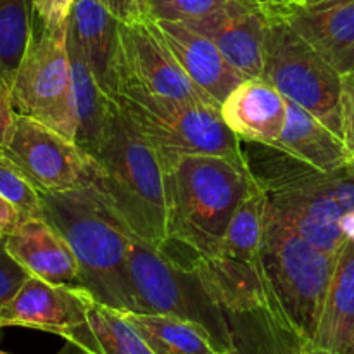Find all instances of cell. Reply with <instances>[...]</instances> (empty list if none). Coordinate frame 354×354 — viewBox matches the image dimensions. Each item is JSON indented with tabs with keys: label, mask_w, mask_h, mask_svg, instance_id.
Masks as SVG:
<instances>
[{
	"label": "cell",
	"mask_w": 354,
	"mask_h": 354,
	"mask_svg": "<svg viewBox=\"0 0 354 354\" xmlns=\"http://www.w3.org/2000/svg\"><path fill=\"white\" fill-rule=\"evenodd\" d=\"M92 185L111 209L142 241L165 249V166L154 145L111 97V107L95 152Z\"/></svg>",
	"instance_id": "obj_1"
},
{
	"label": "cell",
	"mask_w": 354,
	"mask_h": 354,
	"mask_svg": "<svg viewBox=\"0 0 354 354\" xmlns=\"http://www.w3.org/2000/svg\"><path fill=\"white\" fill-rule=\"evenodd\" d=\"M162 166L168 244L199 256H218L230 218L254 187L245 162L190 154Z\"/></svg>",
	"instance_id": "obj_2"
},
{
	"label": "cell",
	"mask_w": 354,
	"mask_h": 354,
	"mask_svg": "<svg viewBox=\"0 0 354 354\" xmlns=\"http://www.w3.org/2000/svg\"><path fill=\"white\" fill-rule=\"evenodd\" d=\"M41 218L75 252L82 287L99 303L120 311H135L128 272L131 232L95 187L41 192Z\"/></svg>",
	"instance_id": "obj_3"
},
{
	"label": "cell",
	"mask_w": 354,
	"mask_h": 354,
	"mask_svg": "<svg viewBox=\"0 0 354 354\" xmlns=\"http://www.w3.org/2000/svg\"><path fill=\"white\" fill-rule=\"evenodd\" d=\"M133 313L168 315L199 327L220 354H234L223 310L204 286L190 259H176L135 234L128 251Z\"/></svg>",
	"instance_id": "obj_4"
},
{
	"label": "cell",
	"mask_w": 354,
	"mask_h": 354,
	"mask_svg": "<svg viewBox=\"0 0 354 354\" xmlns=\"http://www.w3.org/2000/svg\"><path fill=\"white\" fill-rule=\"evenodd\" d=\"M111 97L154 145L162 165L190 154L223 156L245 162L242 140L225 124L216 104L178 102L127 86Z\"/></svg>",
	"instance_id": "obj_5"
},
{
	"label": "cell",
	"mask_w": 354,
	"mask_h": 354,
	"mask_svg": "<svg viewBox=\"0 0 354 354\" xmlns=\"http://www.w3.org/2000/svg\"><path fill=\"white\" fill-rule=\"evenodd\" d=\"M259 258L283 310L313 341L337 256L315 248L268 204Z\"/></svg>",
	"instance_id": "obj_6"
},
{
	"label": "cell",
	"mask_w": 354,
	"mask_h": 354,
	"mask_svg": "<svg viewBox=\"0 0 354 354\" xmlns=\"http://www.w3.org/2000/svg\"><path fill=\"white\" fill-rule=\"evenodd\" d=\"M68 26L47 30L33 23L26 50L9 82L17 114L41 121L76 142L78 111Z\"/></svg>",
	"instance_id": "obj_7"
},
{
	"label": "cell",
	"mask_w": 354,
	"mask_h": 354,
	"mask_svg": "<svg viewBox=\"0 0 354 354\" xmlns=\"http://www.w3.org/2000/svg\"><path fill=\"white\" fill-rule=\"evenodd\" d=\"M261 78L342 137V75L282 17L268 16Z\"/></svg>",
	"instance_id": "obj_8"
},
{
	"label": "cell",
	"mask_w": 354,
	"mask_h": 354,
	"mask_svg": "<svg viewBox=\"0 0 354 354\" xmlns=\"http://www.w3.org/2000/svg\"><path fill=\"white\" fill-rule=\"evenodd\" d=\"M114 82V92L127 86L178 102L220 106L187 76L154 21L145 17L120 23Z\"/></svg>",
	"instance_id": "obj_9"
},
{
	"label": "cell",
	"mask_w": 354,
	"mask_h": 354,
	"mask_svg": "<svg viewBox=\"0 0 354 354\" xmlns=\"http://www.w3.org/2000/svg\"><path fill=\"white\" fill-rule=\"evenodd\" d=\"M268 204L315 248L337 256L346 242L339 221L354 209V159L313 182L272 194Z\"/></svg>",
	"instance_id": "obj_10"
},
{
	"label": "cell",
	"mask_w": 354,
	"mask_h": 354,
	"mask_svg": "<svg viewBox=\"0 0 354 354\" xmlns=\"http://www.w3.org/2000/svg\"><path fill=\"white\" fill-rule=\"evenodd\" d=\"M2 149L40 192L57 194L92 185L90 156L75 140L33 118L17 114Z\"/></svg>",
	"instance_id": "obj_11"
},
{
	"label": "cell",
	"mask_w": 354,
	"mask_h": 354,
	"mask_svg": "<svg viewBox=\"0 0 354 354\" xmlns=\"http://www.w3.org/2000/svg\"><path fill=\"white\" fill-rule=\"evenodd\" d=\"M92 299L85 287L52 283L30 275L0 311V320L3 328H35L71 342L85 327Z\"/></svg>",
	"instance_id": "obj_12"
},
{
	"label": "cell",
	"mask_w": 354,
	"mask_h": 354,
	"mask_svg": "<svg viewBox=\"0 0 354 354\" xmlns=\"http://www.w3.org/2000/svg\"><path fill=\"white\" fill-rule=\"evenodd\" d=\"M209 38L244 76L261 78L268 16L249 0H230L213 14L185 23Z\"/></svg>",
	"instance_id": "obj_13"
},
{
	"label": "cell",
	"mask_w": 354,
	"mask_h": 354,
	"mask_svg": "<svg viewBox=\"0 0 354 354\" xmlns=\"http://www.w3.org/2000/svg\"><path fill=\"white\" fill-rule=\"evenodd\" d=\"M339 75L354 73V0H327L280 14Z\"/></svg>",
	"instance_id": "obj_14"
},
{
	"label": "cell",
	"mask_w": 354,
	"mask_h": 354,
	"mask_svg": "<svg viewBox=\"0 0 354 354\" xmlns=\"http://www.w3.org/2000/svg\"><path fill=\"white\" fill-rule=\"evenodd\" d=\"M154 23L187 76L220 106L232 90L245 80L225 59L220 48L199 31L176 21Z\"/></svg>",
	"instance_id": "obj_15"
},
{
	"label": "cell",
	"mask_w": 354,
	"mask_h": 354,
	"mask_svg": "<svg viewBox=\"0 0 354 354\" xmlns=\"http://www.w3.org/2000/svg\"><path fill=\"white\" fill-rule=\"evenodd\" d=\"M9 254L31 277L80 286V268L66 239L44 218H26L6 237Z\"/></svg>",
	"instance_id": "obj_16"
},
{
	"label": "cell",
	"mask_w": 354,
	"mask_h": 354,
	"mask_svg": "<svg viewBox=\"0 0 354 354\" xmlns=\"http://www.w3.org/2000/svg\"><path fill=\"white\" fill-rule=\"evenodd\" d=\"M220 113L242 142L273 144L286 124L287 99L266 80L249 78L232 90Z\"/></svg>",
	"instance_id": "obj_17"
},
{
	"label": "cell",
	"mask_w": 354,
	"mask_h": 354,
	"mask_svg": "<svg viewBox=\"0 0 354 354\" xmlns=\"http://www.w3.org/2000/svg\"><path fill=\"white\" fill-rule=\"evenodd\" d=\"M68 30L82 47L99 85L107 95H113L120 21L99 0H75Z\"/></svg>",
	"instance_id": "obj_18"
},
{
	"label": "cell",
	"mask_w": 354,
	"mask_h": 354,
	"mask_svg": "<svg viewBox=\"0 0 354 354\" xmlns=\"http://www.w3.org/2000/svg\"><path fill=\"white\" fill-rule=\"evenodd\" d=\"M273 144L322 171H334L353 161L344 138L292 100H287L286 124Z\"/></svg>",
	"instance_id": "obj_19"
},
{
	"label": "cell",
	"mask_w": 354,
	"mask_h": 354,
	"mask_svg": "<svg viewBox=\"0 0 354 354\" xmlns=\"http://www.w3.org/2000/svg\"><path fill=\"white\" fill-rule=\"evenodd\" d=\"M313 342L330 354H342L354 342V241L339 251Z\"/></svg>",
	"instance_id": "obj_20"
},
{
	"label": "cell",
	"mask_w": 354,
	"mask_h": 354,
	"mask_svg": "<svg viewBox=\"0 0 354 354\" xmlns=\"http://www.w3.org/2000/svg\"><path fill=\"white\" fill-rule=\"evenodd\" d=\"M69 344L82 354H156L123 311L92 299L86 324Z\"/></svg>",
	"instance_id": "obj_21"
},
{
	"label": "cell",
	"mask_w": 354,
	"mask_h": 354,
	"mask_svg": "<svg viewBox=\"0 0 354 354\" xmlns=\"http://www.w3.org/2000/svg\"><path fill=\"white\" fill-rule=\"evenodd\" d=\"M68 50L73 68L76 111H78V131L76 144L82 151L92 156L99 145L107 113L111 107V95H107L90 69L82 47L68 30Z\"/></svg>",
	"instance_id": "obj_22"
},
{
	"label": "cell",
	"mask_w": 354,
	"mask_h": 354,
	"mask_svg": "<svg viewBox=\"0 0 354 354\" xmlns=\"http://www.w3.org/2000/svg\"><path fill=\"white\" fill-rule=\"evenodd\" d=\"M123 313L156 354H220L209 337L190 322L168 315Z\"/></svg>",
	"instance_id": "obj_23"
},
{
	"label": "cell",
	"mask_w": 354,
	"mask_h": 354,
	"mask_svg": "<svg viewBox=\"0 0 354 354\" xmlns=\"http://www.w3.org/2000/svg\"><path fill=\"white\" fill-rule=\"evenodd\" d=\"M266 211L268 196L254 182L251 192L244 197L230 218L218 256L244 263L259 261L265 237Z\"/></svg>",
	"instance_id": "obj_24"
},
{
	"label": "cell",
	"mask_w": 354,
	"mask_h": 354,
	"mask_svg": "<svg viewBox=\"0 0 354 354\" xmlns=\"http://www.w3.org/2000/svg\"><path fill=\"white\" fill-rule=\"evenodd\" d=\"M33 30L31 0H0V66L10 78Z\"/></svg>",
	"instance_id": "obj_25"
},
{
	"label": "cell",
	"mask_w": 354,
	"mask_h": 354,
	"mask_svg": "<svg viewBox=\"0 0 354 354\" xmlns=\"http://www.w3.org/2000/svg\"><path fill=\"white\" fill-rule=\"evenodd\" d=\"M0 196L19 211L23 220L41 218V192L2 147H0Z\"/></svg>",
	"instance_id": "obj_26"
},
{
	"label": "cell",
	"mask_w": 354,
	"mask_h": 354,
	"mask_svg": "<svg viewBox=\"0 0 354 354\" xmlns=\"http://www.w3.org/2000/svg\"><path fill=\"white\" fill-rule=\"evenodd\" d=\"M230 0H140L145 19L189 23L213 14Z\"/></svg>",
	"instance_id": "obj_27"
},
{
	"label": "cell",
	"mask_w": 354,
	"mask_h": 354,
	"mask_svg": "<svg viewBox=\"0 0 354 354\" xmlns=\"http://www.w3.org/2000/svg\"><path fill=\"white\" fill-rule=\"evenodd\" d=\"M30 273L9 254L6 248V237H0V311L16 296Z\"/></svg>",
	"instance_id": "obj_28"
},
{
	"label": "cell",
	"mask_w": 354,
	"mask_h": 354,
	"mask_svg": "<svg viewBox=\"0 0 354 354\" xmlns=\"http://www.w3.org/2000/svg\"><path fill=\"white\" fill-rule=\"evenodd\" d=\"M75 0H31L33 23L47 28L59 30L69 24Z\"/></svg>",
	"instance_id": "obj_29"
},
{
	"label": "cell",
	"mask_w": 354,
	"mask_h": 354,
	"mask_svg": "<svg viewBox=\"0 0 354 354\" xmlns=\"http://www.w3.org/2000/svg\"><path fill=\"white\" fill-rule=\"evenodd\" d=\"M341 118L342 138L349 154L354 159V73L342 75L341 90Z\"/></svg>",
	"instance_id": "obj_30"
},
{
	"label": "cell",
	"mask_w": 354,
	"mask_h": 354,
	"mask_svg": "<svg viewBox=\"0 0 354 354\" xmlns=\"http://www.w3.org/2000/svg\"><path fill=\"white\" fill-rule=\"evenodd\" d=\"M17 113L14 109L9 76L0 75V147H6L16 124Z\"/></svg>",
	"instance_id": "obj_31"
},
{
	"label": "cell",
	"mask_w": 354,
	"mask_h": 354,
	"mask_svg": "<svg viewBox=\"0 0 354 354\" xmlns=\"http://www.w3.org/2000/svg\"><path fill=\"white\" fill-rule=\"evenodd\" d=\"M120 23H135L144 19L140 0H99Z\"/></svg>",
	"instance_id": "obj_32"
},
{
	"label": "cell",
	"mask_w": 354,
	"mask_h": 354,
	"mask_svg": "<svg viewBox=\"0 0 354 354\" xmlns=\"http://www.w3.org/2000/svg\"><path fill=\"white\" fill-rule=\"evenodd\" d=\"M23 221L19 211L0 196V237H7Z\"/></svg>",
	"instance_id": "obj_33"
},
{
	"label": "cell",
	"mask_w": 354,
	"mask_h": 354,
	"mask_svg": "<svg viewBox=\"0 0 354 354\" xmlns=\"http://www.w3.org/2000/svg\"><path fill=\"white\" fill-rule=\"evenodd\" d=\"M263 10L266 16H280L294 7L304 6V0H249Z\"/></svg>",
	"instance_id": "obj_34"
},
{
	"label": "cell",
	"mask_w": 354,
	"mask_h": 354,
	"mask_svg": "<svg viewBox=\"0 0 354 354\" xmlns=\"http://www.w3.org/2000/svg\"><path fill=\"white\" fill-rule=\"evenodd\" d=\"M339 227H341V232L346 237V241H354V209L341 218Z\"/></svg>",
	"instance_id": "obj_35"
},
{
	"label": "cell",
	"mask_w": 354,
	"mask_h": 354,
	"mask_svg": "<svg viewBox=\"0 0 354 354\" xmlns=\"http://www.w3.org/2000/svg\"><path fill=\"white\" fill-rule=\"evenodd\" d=\"M301 354H330V353L325 351V349H322V348H318L313 341H310V339H308V341L304 342L303 349H301Z\"/></svg>",
	"instance_id": "obj_36"
},
{
	"label": "cell",
	"mask_w": 354,
	"mask_h": 354,
	"mask_svg": "<svg viewBox=\"0 0 354 354\" xmlns=\"http://www.w3.org/2000/svg\"><path fill=\"white\" fill-rule=\"evenodd\" d=\"M322 2H327V0H304V6H317Z\"/></svg>",
	"instance_id": "obj_37"
},
{
	"label": "cell",
	"mask_w": 354,
	"mask_h": 354,
	"mask_svg": "<svg viewBox=\"0 0 354 354\" xmlns=\"http://www.w3.org/2000/svg\"><path fill=\"white\" fill-rule=\"evenodd\" d=\"M342 354H354V342H353V344H351V346H349V348H348V349H346V351H344V353H342Z\"/></svg>",
	"instance_id": "obj_38"
},
{
	"label": "cell",
	"mask_w": 354,
	"mask_h": 354,
	"mask_svg": "<svg viewBox=\"0 0 354 354\" xmlns=\"http://www.w3.org/2000/svg\"><path fill=\"white\" fill-rule=\"evenodd\" d=\"M0 75H3V76H7V73H6V71H3V68H2V66H0Z\"/></svg>",
	"instance_id": "obj_39"
},
{
	"label": "cell",
	"mask_w": 354,
	"mask_h": 354,
	"mask_svg": "<svg viewBox=\"0 0 354 354\" xmlns=\"http://www.w3.org/2000/svg\"><path fill=\"white\" fill-rule=\"evenodd\" d=\"M0 328H3V324H2V320H0Z\"/></svg>",
	"instance_id": "obj_40"
},
{
	"label": "cell",
	"mask_w": 354,
	"mask_h": 354,
	"mask_svg": "<svg viewBox=\"0 0 354 354\" xmlns=\"http://www.w3.org/2000/svg\"><path fill=\"white\" fill-rule=\"evenodd\" d=\"M0 354H9V353H3V351H0Z\"/></svg>",
	"instance_id": "obj_41"
}]
</instances>
